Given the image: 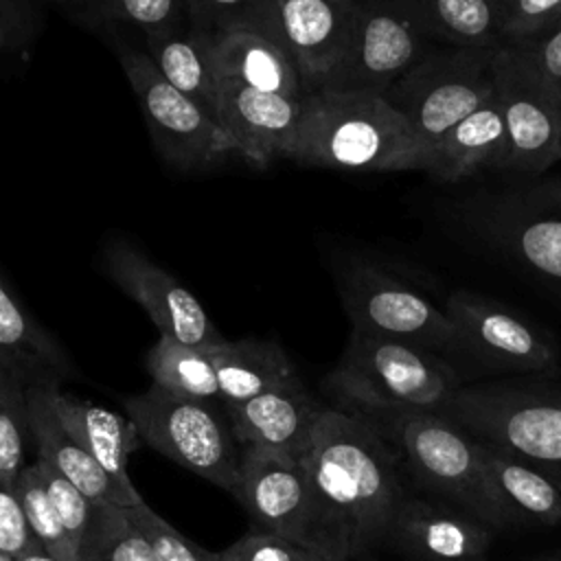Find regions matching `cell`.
Returning <instances> with one entry per match:
<instances>
[{"instance_id": "obj_1", "label": "cell", "mask_w": 561, "mask_h": 561, "mask_svg": "<svg viewBox=\"0 0 561 561\" xmlns=\"http://www.w3.org/2000/svg\"><path fill=\"white\" fill-rule=\"evenodd\" d=\"M300 462L346 561L390 546L412 489L397 454L370 423L327 403Z\"/></svg>"}, {"instance_id": "obj_2", "label": "cell", "mask_w": 561, "mask_h": 561, "mask_svg": "<svg viewBox=\"0 0 561 561\" xmlns=\"http://www.w3.org/2000/svg\"><path fill=\"white\" fill-rule=\"evenodd\" d=\"M287 160L359 173L425 171L427 147L386 96L316 90L300 103Z\"/></svg>"}, {"instance_id": "obj_3", "label": "cell", "mask_w": 561, "mask_h": 561, "mask_svg": "<svg viewBox=\"0 0 561 561\" xmlns=\"http://www.w3.org/2000/svg\"><path fill=\"white\" fill-rule=\"evenodd\" d=\"M462 379L440 353L351 331L322 388L331 408L351 414L432 412L445 416Z\"/></svg>"}, {"instance_id": "obj_4", "label": "cell", "mask_w": 561, "mask_h": 561, "mask_svg": "<svg viewBox=\"0 0 561 561\" xmlns=\"http://www.w3.org/2000/svg\"><path fill=\"white\" fill-rule=\"evenodd\" d=\"M445 416L471 438L561 480V379L506 377L465 383Z\"/></svg>"}, {"instance_id": "obj_5", "label": "cell", "mask_w": 561, "mask_h": 561, "mask_svg": "<svg viewBox=\"0 0 561 561\" xmlns=\"http://www.w3.org/2000/svg\"><path fill=\"white\" fill-rule=\"evenodd\" d=\"M362 419L392 447L414 493L454 504L495 533L508 528L486 491L476 438L454 421L432 412H379Z\"/></svg>"}, {"instance_id": "obj_6", "label": "cell", "mask_w": 561, "mask_h": 561, "mask_svg": "<svg viewBox=\"0 0 561 561\" xmlns=\"http://www.w3.org/2000/svg\"><path fill=\"white\" fill-rule=\"evenodd\" d=\"M445 313L454 327L447 359L462 383L559 375V348L552 337L508 307L456 289L445 302Z\"/></svg>"}, {"instance_id": "obj_7", "label": "cell", "mask_w": 561, "mask_h": 561, "mask_svg": "<svg viewBox=\"0 0 561 561\" xmlns=\"http://www.w3.org/2000/svg\"><path fill=\"white\" fill-rule=\"evenodd\" d=\"M123 405L142 445L224 491H234L243 449L221 403L180 397L151 383L145 392L125 397Z\"/></svg>"}, {"instance_id": "obj_8", "label": "cell", "mask_w": 561, "mask_h": 561, "mask_svg": "<svg viewBox=\"0 0 561 561\" xmlns=\"http://www.w3.org/2000/svg\"><path fill=\"white\" fill-rule=\"evenodd\" d=\"M495 48L447 46L421 55L386 92V101L410 121L427 151L495 94Z\"/></svg>"}, {"instance_id": "obj_9", "label": "cell", "mask_w": 561, "mask_h": 561, "mask_svg": "<svg viewBox=\"0 0 561 561\" xmlns=\"http://www.w3.org/2000/svg\"><path fill=\"white\" fill-rule=\"evenodd\" d=\"M232 493L245 508L254 533L283 537L327 561H346L300 460L243 449Z\"/></svg>"}, {"instance_id": "obj_10", "label": "cell", "mask_w": 561, "mask_h": 561, "mask_svg": "<svg viewBox=\"0 0 561 561\" xmlns=\"http://www.w3.org/2000/svg\"><path fill=\"white\" fill-rule=\"evenodd\" d=\"M335 274L351 331L449 355L454 327L445 309H438L421 289L364 261H348Z\"/></svg>"}, {"instance_id": "obj_11", "label": "cell", "mask_w": 561, "mask_h": 561, "mask_svg": "<svg viewBox=\"0 0 561 561\" xmlns=\"http://www.w3.org/2000/svg\"><path fill=\"white\" fill-rule=\"evenodd\" d=\"M118 59L142 110L149 136L169 164L182 171H202L239 156L230 134L195 101L175 90L147 53L125 48Z\"/></svg>"}, {"instance_id": "obj_12", "label": "cell", "mask_w": 561, "mask_h": 561, "mask_svg": "<svg viewBox=\"0 0 561 561\" xmlns=\"http://www.w3.org/2000/svg\"><path fill=\"white\" fill-rule=\"evenodd\" d=\"M495 96L506 125L502 169L541 173L561 160V96L508 42L493 57Z\"/></svg>"}, {"instance_id": "obj_13", "label": "cell", "mask_w": 561, "mask_h": 561, "mask_svg": "<svg viewBox=\"0 0 561 561\" xmlns=\"http://www.w3.org/2000/svg\"><path fill=\"white\" fill-rule=\"evenodd\" d=\"M419 57L421 33L397 0H357L348 46L322 90L386 96Z\"/></svg>"}, {"instance_id": "obj_14", "label": "cell", "mask_w": 561, "mask_h": 561, "mask_svg": "<svg viewBox=\"0 0 561 561\" xmlns=\"http://www.w3.org/2000/svg\"><path fill=\"white\" fill-rule=\"evenodd\" d=\"M105 270L107 276L145 309L160 335L195 348H213L226 340L202 302L167 270L129 243L114 241L107 245Z\"/></svg>"}, {"instance_id": "obj_15", "label": "cell", "mask_w": 561, "mask_h": 561, "mask_svg": "<svg viewBox=\"0 0 561 561\" xmlns=\"http://www.w3.org/2000/svg\"><path fill=\"white\" fill-rule=\"evenodd\" d=\"M495 530L471 513L410 491L403 500L392 535L403 561H489Z\"/></svg>"}, {"instance_id": "obj_16", "label": "cell", "mask_w": 561, "mask_h": 561, "mask_svg": "<svg viewBox=\"0 0 561 561\" xmlns=\"http://www.w3.org/2000/svg\"><path fill=\"white\" fill-rule=\"evenodd\" d=\"M302 99L261 92L234 81H221L217 123L239 147V158L267 167L285 158L296 138Z\"/></svg>"}, {"instance_id": "obj_17", "label": "cell", "mask_w": 561, "mask_h": 561, "mask_svg": "<svg viewBox=\"0 0 561 561\" xmlns=\"http://www.w3.org/2000/svg\"><path fill=\"white\" fill-rule=\"evenodd\" d=\"M324 408L327 403L318 401L300 379L245 403L230 405L226 412L241 449H261L300 460Z\"/></svg>"}, {"instance_id": "obj_18", "label": "cell", "mask_w": 561, "mask_h": 561, "mask_svg": "<svg viewBox=\"0 0 561 561\" xmlns=\"http://www.w3.org/2000/svg\"><path fill=\"white\" fill-rule=\"evenodd\" d=\"M357 0H278V20L305 90L329 81L348 46Z\"/></svg>"}, {"instance_id": "obj_19", "label": "cell", "mask_w": 561, "mask_h": 561, "mask_svg": "<svg viewBox=\"0 0 561 561\" xmlns=\"http://www.w3.org/2000/svg\"><path fill=\"white\" fill-rule=\"evenodd\" d=\"M478 230L561 289V213L533 197L484 202L473 217Z\"/></svg>"}, {"instance_id": "obj_20", "label": "cell", "mask_w": 561, "mask_h": 561, "mask_svg": "<svg viewBox=\"0 0 561 561\" xmlns=\"http://www.w3.org/2000/svg\"><path fill=\"white\" fill-rule=\"evenodd\" d=\"M476 443L486 491L508 528L561 524V491L552 478L511 454Z\"/></svg>"}, {"instance_id": "obj_21", "label": "cell", "mask_w": 561, "mask_h": 561, "mask_svg": "<svg viewBox=\"0 0 561 561\" xmlns=\"http://www.w3.org/2000/svg\"><path fill=\"white\" fill-rule=\"evenodd\" d=\"M44 394L81 447L110 473V478L134 500H142L127 473V458L140 445L136 425L103 405L64 392L61 386H42Z\"/></svg>"}, {"instance_id": "obj_22", "label": "cell", "mask_w": 561, "mask_h": 561, "mask_svg": "<svg viewBox=\"0 0 561 561\" xmlns=\"http://www.w3.org/2000/svg\"><path fill=\"white\" fill-rule=\"evenodd\" d=\"M210 64L221 81H234L261 92L305 99L307 90L291 53L248 31L204 33Z\"/></svg>"}, {"instance_id": "obj_23", "label": "cell", "mask_w": 561, "mask_h": 561, "mask_svg": "<svg viewBox=\"0 0 561 561\" xmlns=\"http://www.w3.org/2000/svg\"><path fill=\"white\" fill-rule=\"evenodd\" d=\"M26 421L37 458L48 462L57 473L68 478L90 500H103L118 506H134L142 500L127 495L110 473L77 443L68 427L53 412L44 388H26Z\"/></svg>"}, {"instance_id": "obj_24", "label": "cell", "mask_w": 561, "mask_h": 561, "mask_svg": "<svg viewBox=\"0 0 561 561\" xmlns=\"http://www.w3.org/2000/svg\"><path fill=\"white\" fill-rule=\"evenodd\" d=\"M0 368L24 388L61 386L75 375L64 346L22 307L0 274Z\"/></svg>"}, {"instance_id": "obj_25", "label": "cell", "mask_w": 561, "mask_h": 561, "mask_svg": "<svg viewBox=\"0 0 561 561\" xmlns=\"http://www.w3.org/2000/svg\"><path fill=\"white\" fill-rule=\"evenodd\" d=\"M208 353L217 373L224 408L245 403L259 394L300 381L294 362L274 340H224L208 348Z\"/></svg>"}, {"instance_id": "obj_26", "label": "cell", "mask_w": 561, "mask_h": 561, "mask_svg": "<svg viewBox=\"0 0 561 561\" xmlns=\"http://www.w3.org/2000/svg\"><path fill=\"white\" fill-rule=\"evenodd\" d=\"M506 158V125L493 94L484 105L456 123L430 151L425 171L436 180L456 182L482 167H502Z\"/></svg>"}, {"instance_id": "obj_27", "label": "cell", "mask_w": 561, "mask_h": 561, "mask_svg": "<svg viewBox=\"0 0 561 561\" xmlns=\"http://www.w3.org/2000/svg\"><path fill=\"white\" fill-rule=\"evenodd\" d=\"M145 44L160 75L217 121L221 79L210 64L204 33L193 31L188 24L158 28L145 33Z\"/></svg>"}, {"instance_id": "obj_28", "label": "cell", "mask_w": 561, "mask_h": 561, "mask_svg": "<svg viewBox=\"0 0 561 561\" xmlns=\"http://www.w3.org/2000/svg\"><path fill=\"white\" fill-rule=\"evenodd\" d=\"M416 31L449 46H500V7L493 0H397Z\"/></svg>"}, {"instance_id": "obj_29", "label": "cell", "mask_w": 561, "mask_h": 561, "mask_svg": "<svg viewBox=\"0 0 561 561\" xmlns=\"http://www.w3.org/2000/svg\"><path fill=\"white\" fill-rule=\"evenodd\" d=\"M145 366L151 383L173 394L221 403L219 381L208 348L186 346L173 337L160 335L149 348Z\"/></svg>"}, {"instance_id": "obj_30", "label": "cell", "mask_w": 561, "mask_h": 561, "mask_svg": "<svg viewBox=\"0 0 561 561\" xmlns=\"http://www.w3.org/2000/svg\"><path fill=\"white\" fill-rule=\"evenodd\" d=\"M186 24L199 33H259L287 48L278 0H184ZM289 50V48H287Z\"/></svg>"}, {"instance_id": "obj_31", "label": "cell", "mask_w": 561, "mask_h": 561, "mask_svg": "<svg viewBox=\"0 0 561 561\" xmlns=\"http://www.w3.org/2000/svg\"><path fill=\"white\" fill-rule=\"evenodd\" d=\"M79 561H156V557L125 506L94 500L90 524L79 543Z\"/></svg>"}, {"instance_id": "obj_32", "label": "cell", "mask_w": 561, "mask_h": 561, "mask_svg": "<svg viewBox=\"0 0 561 561\" xmlns=\"http://www.w3.org/2000/svg\"><path fill=\"white\" fill-rule=\"evenodd\" d=\"M20 504L24 508L26 522L39 541V546L55 559L59 561H79V550L70 535L66 533L55 506L50 504L37 462L24 465L20 471L15 484H13Z\"/></svg>"}, {"instance_id": "obj_33", "label": "cell", "mask_w": 561, "mask_h": 561, "mask_svg": "<svg viewBox=\"0 0 561 561\" xmlns=\"http://www.w3.org/2000/svg\"><path fill=\"white\" fill-rule=\"evenodd\" d=\"M26 438V388L0 368V482L15 484L24 469Z\"/></svg>"}, {"instance_id": "obj_34", "label": "cell", "mask_w": 561, "mask_h": 561, "mask_svg": "<svg viewBox=\"0 0 561 561\" xmlns=\"http://www.w3.org/2000/svg\"><path fill=\"white\" fill-rule=\"evenodd\" d=\"M81 7L101 22H125L142 33L182 26L184 0H83Z\"/></svg>"}, {"instance_id": "obj_35", "label": "cell", "mask_w": 561, "mask_h": 561, "mask_svg": "<svg viewBox=\"0 0 561 561\" xmlns=\"http://www.w3.org/2000/svg\"><path fill=\"white\" fill-rule=\"evenodd\" d=\"M125 511L131 524L145 535L156 561H217L215 552H208L199 543L178 533L153 508H149L145 500L134 506H125Z\"/></svg>"}, {"instance_id": "obj_36", "label": "cell", "mask_w": 561, "mask_h": 561, "mask_svg": "<svg viewBox=\"0 0 561 561\" xmlns=\"http://www.w3.org/2000/svg\"><path fill=\"white\" fill-rule=\"evenodd\" d=\"M35 462H37L46 495H48L50 504L55 506L66 533L70 535V539L75 541V546L79 550V543H81L83 533H85V528L90 524V517H92L94 500H90L83 491H79L68 478L57 473L42 458H37Z\"/></svg>"}, {"instance_id": "obj_37", "label": "cell", "mask_w": 561, "mask_h": 561, "mask_svg": "<svg viewBox=\"0 0 561 561\" xmlns=\"http://www.w3.org/2000/svg\"><path fill=\"white\" fill-rule=\"evenodd\" d=\"M500 13L502 42H524L561 22V0H506Z\"/></svg>"}, {"instance_id": "obj_38", "label": "cell", "mask_w": 561, "mask_h": 561, "mask_svg": "<svg viewBox=\"0 0 561 561\" xmlns=\"http://www.w3.org/2000/svg\"><path fill=\"white\" fill-rule=\"evenodd\" d=\"M230 561H327L324 557L267 533H245L232 546L221 550Z\"/></svg>"}, {"instance_id": "obj_39", "label": "cell", "mask_w": 561, "mask_h": 561, "mask_svg": "<svg viewBox=\"0 0 561 561\" xmlns=\"http://www.w3.org/2000/svg\"><path fill=\"white\" fill-rule=\"evenodd\" d=\"M44 550L35 539L13 484L0 482V552L20 559L26 552Z\"/></svg>"}, {"instance_id": "obj_40", "label": "cell", "mask_w": 561, "mask_h": 561, "mask_svg": "<svg viewBox=\"0 0 561 561\" xmlns=\"http://www.w3.org/2000/svg\"><path fill=\"white\" fill-rule=\"evenodd\" d=\"M508 44H513L561 96V22L537 37Z\"/></svg>"}, {"instance_id": "obj_41", "label": "cell", "mask_w": 561, "mask_h": 561, "mask_svg": "<svg viewBox=\"0 0 561 561\" xmlns=\"http://www.w3.org/2000/svg\"><path fill=\"white\" fill-rule=\"evenodd\" d=\"M15 561H59V559L50 557L46 550H35V552H26V554H22V557H20V559H15Z\"/></svg>"}, {"instance_id": "obj_42", "label": "cell", "mask_w": 561, "mask_h": 561, "mask_svg": "<svg viewBox=\"0 0 561 561\" xmlns=\"http://www.w3.org/2000/svg\"><path fill=\"white\" fill-rule=\"evenodd\" d=\"M530 561H561V548H557L552 552H546V554H539V557H535Z\"/></svg>"}, {"instance_id": "obj_43", "label": "cell", "mask_w": 561, "mask_h": 561, "mask_svg": "<svg viewBox=\"0 0 561 561\" xmlns=\"http://www.w3.org/2000/svg\"><path fill=\"white\" fill-rule=\"evenodd\" d=\"M50 2H59V4H79V7H81L83 0H50Z\"/></svg>"}, {"instance_id": "obj_44", "label": "cell", "mask_w": 561, "mask_h": 561, "mask_svg": "<svg viewBox=\"0 0 561 561\" xmlns=\"http://www.w3.org/2000/svg\"><path fill=\"white\" fill-rule=\"evenodd\" d=\"M0 561H15V559L9 557V554H4V552H0Z\"/></svg>"}, {"instance_id": "obj_45", "label": "cell", "mask_w": 561, "mask_h": 561, "mask_svg": "<svg viewBox=\"0 0 561 561\" xmlns=\"http://www.w3.org/2000/svg\"><path fill=\"white\" fill-rule=\"evenodd\" d=\"M217 561H230V559H228L224 552H219V554H217Z\"/></svg>"}, {"instance_id": "obj_46", "label": "cell", "mask_w": 561, "mask_h": 561, "mask_svg": "<svg viewBox=\"0 0 561 561\" xmlns=\"http://www.w3.org/2000/svg\"><path fill=\"white\" fill-rule=\"evenodd\" d=\"M493 2H495V4H497V7H502V4H504V2H506V0H493Z\"/></svg>"}, {"instance_id": "obj_47", "label": "cell", "mask_w": 561, "mask_h": 561, "mask_svg": "<svg viewBox=\"0 0 561 561\" xmlns=\"http://www.w3.org/2000/svg\"><path fill=\"white\" fill-rule=\"evenodd\" d=\"M554 484L559 486V491H561V480H554Z\"/></svg>"}, {"instance_id": "obj_48", "label": "cell", "mask_w": 561, "mask_h": 561, "mask_svg": "<svg viewBox=\"0 0 561 561\" xmlns=\"http://www.w3.org/2000/svg\"><path fill=\"white\" fill-rule=\"evenodd\" d=\"M0 44H2V24H0Z\"/></svg>"}, {"instance_id": "obj_49", "label": "cell", "mask_w": 561, "mask_h": 561, "mask_svg": "<svg viewBox=\"0 0 561 561\" xmlns=\"http://www.w3.org/2000/svg\"><path fill=\"white\" fill-rule=\"evenodd\" d=\"M364 561H377V559H364Z\"/></svg>"}]
</instances>
